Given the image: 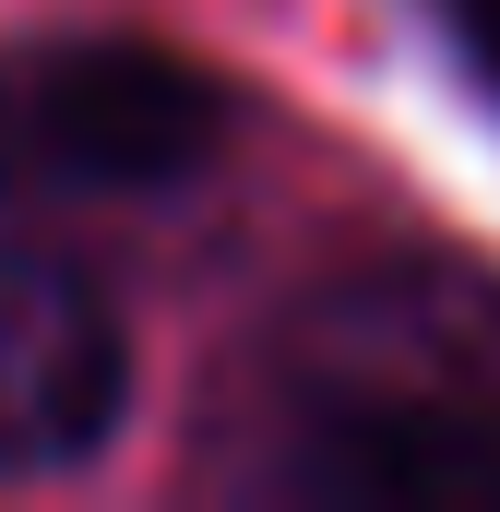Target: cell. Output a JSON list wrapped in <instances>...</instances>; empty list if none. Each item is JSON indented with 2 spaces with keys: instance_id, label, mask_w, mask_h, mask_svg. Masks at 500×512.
Wrapping results in <instances>:
<instances>
[{
  "instance_id": "obj_4",
  "label": "cell",
  "mask_w": 500,
  "mask_h": 512,
  "mask_svg": "<svg viewBox=\"0 0 500 512\" xmlns=\"http://www.w3.org/2000/svg\"><path fill=\"white\" fill-rule=\"evenodd\" d=\"M441 24H453V48L477 60V84H500V0H441Z\"/></svg>"
},
{
  "instance_id": "obj_2",
  "label": "cell",
  "mask_w": 500,
  "mask_h": 512,
  "mask_svg": "<svg viewBox=\"0 0 500 512\" xmlns=\"http://www.w3.org/2000/svg\"><path fill=\"white\" fill-rule=\"evenodd\" d=\"M239 143V96L155 36H36L0 60V203L167 191Z\"/></svg>"
},
{
  "instance_id": "obj_1",
  "label": "cell",
  "mask_w": 500,
  "mask_h": 512,
  "mask_svg": "<svg viewBox=\"0 0 500 512\" xmlns=\"http://www.w3.org/2000/svg\"><path fill=\"white\" fill-rule=\"evenodd\" d=\"M274 489L346 512H500V310L441 274L346 286L310 322Z\"/></svg>"
},
{
  "instance_id": "obj_3",
  "label": "cell",
  "mask_w": 500,
  "mask_h": 512,
  "mask_svg": "<svg viewBox=\"0 0 500 512\" xmlns=\"http://www.w3.org/2000/svg\"><path fill=\"white\" fill-rule=\"evenodd\" d=\"M131 405V334L96 298V274H72L36 239H0V477H48L84 465Z\"/></svg>"
}]
</instances>
